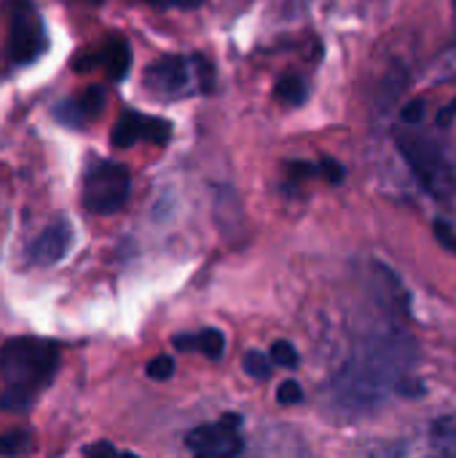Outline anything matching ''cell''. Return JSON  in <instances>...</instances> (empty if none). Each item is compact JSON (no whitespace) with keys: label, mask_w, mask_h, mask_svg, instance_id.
<instances>
[{"label":"cell","mask_w":456,"mask_h":458,"mask_svg":"<svg viewBox=\"0 0 456 458\" xmlns=\"http://www.w3.org/2000/svg\"><path fill=\"white\" fill-rule=\"evenodd\" d=\"M417 344L406 333H382L366 338L349 362L333 378V397L344 411L366 413L379 408L398 384L411 376Z\"/></svg>","instance_id":"cell-1"},{"label":"cell","mask_w":456,"mask_h":458,"mask_svg":"<svg viewBox=\"0 0 456 458\" xmlns=\"http://www.w3.org/2000/svg\"><path fill=\"white\" fill-rule=\"evenodd\" d=\"M59 344L43 338H13L0 346V376L11 392L35 397L54 381L59 368Z\"/></svg>","instance_id":"cell-2"},{"label":"cell","mask_w":456,"mask_h":458,"mask_svg":"<svg viewBox=\"0 0 456 458\" xmlns=\"http://www.w3.org/2000/svg\"><path fill=\"white\" fill-rule=\"evenodd\" d=\"M398 150L403 153L406 164L411 166V172L417 174L419 185L435 196V199H446L454 191V174L452 166L446 161L443 148L417 131H400L398 134Z\"/></svg>","instance_id":"cell-3"},{"label":"cell","mask_w":456,"mask_h":458,"mask_svg":"<svg viewBox=\"0 0 456 458\" xmlns=\"http://www.w3.org/2000/svg\"><path fill=\"white\" fill-rule=\"evenodd\" d=\"M129 191H132V174L126 166L113 161H97L83 177L81 201L83 209L91 215H116L126 204Z\"/></svg>","instance_id":"cell-4"},{"label":"cell","mask_w":456,"mask_h":458,"mask_svg":"<svg viewBox=\"0 0 456 458\" xmlns=\"http://www.w3.org/2000/svg\"><path fill=\"white\" fill-rule=\"evenodd\" d=\"M46 51V27L32 3H13L8 13V56L16 64H30Z\"/></svg>","instance_id":"cell-5"},{"label":"cell","mask_w":456,"mask_h":458,"mask_svg":"<svg viewBox=\"0 0 456 458\" xmlns=\"http://www.w3.org/2000/svg\"><path fill=\"white\" fill-rule=\"evenodd\" d=\"M172 137V123L164 121V118H151V115H142L137 110H126L121 113V118L116 121L113 126V134H110V142L113 148L124 150V148H132L137 142H156V145H167Z\"/></svg>","instance_id":"cell-6"},{"label":"cell","mask_w":456,"mask_h":458,"mask_svg":"<svg viewBox=\"0 0 456 458\" xmlns=\"http://www.w3.org/2000/svg\"><path fill=\"white\" fill-rule=\"evenodd\" d=\"M191 78H194L191 59L177 56V54H167L145 70V89L161 99H175V97H183L188 91Z\"/></svg>","instance_id":"cell-7"},{"label":"cell","mask_w":456,"mask_h":458,"mask_svg":"<svg viewBox=\"0 0 456 458\" xmlns=\"http://www.w3.org/2000/svg\"><path fill=\"white\" fill-rule=\"evenodd\" d=\"M185 445H188L191 454L204 458L239 456V454L245 451V443H242L237 427H228V424H223V421L196 427L194 432H188Z\"/></svg>","instance_id":"cell-8"},{"label":"cell","mask_w":456,"mask_h":458,"mask_svg":"<svg viewBox=\"0 0 456 458\" xmlns=\"http://www.w3.org/2000/svg\"><path fill=\"white\" fill-rule=\"evenodd\" d=\"M70 242H73L70 223L67 220H56L32 242L27 258L35 266H54V263H59L65 258V252L70 250Z\"/></svg>","instance_id":"cell-9"},{"label":"cell","mask_w":456,"mask_h":458,"mask_svg":"<svg viewBox=\"0 0 456 458\" xmlns=\"http://www.w3.org/2000/svg\"><path fill=\"white\" fill-rule=\"evenodd\" d=\"M102 107H105V89H102V86H91V89H86L78 99L62 102L54 113H56V118H59L62 123L78 129V126H83L89 118H97V115L102 113Z\"/></svg>","instance_id":"cell-10"},{"label":"cell","mask_w":456,"mask_h":458,"mask_svg":"<svg viewBox=\"0 0 456 458\" xmlns=\"http://www.w3.org/2000/svg\"><path fill=\"white\" fill-rule=\"evenodd\" d=\"M102 64L105 72L110 75V81H124L129 67H132V51H129V43L121 38V35H110L102 46V51L97 56L89 59V64Z\"/></svg>","instance_id":"cell-11"},{"label":"cell","mask_w":456,"mask_h":458,"mask_svg":"<svg viewBox=\"0 0 456 458\" xmlns=\"http://www.w3.org/2000/svg\"><path fill=\"white\" fill-rule=\"evenodd\" d=\"M172 344H175L177 352H199L207 360H220L223 357V349H226V338L215 327H207L202 333H183Z\"/></svg>","instance_id":"cell-12"},{"label":"cell","mask_w":456,"mask_h":458,"mask_svg":"<svg viewBox=\"0 0 456 458\" xmlns=\"http://www.w3.org/2000/svg\"><path fill=\"white\" fill-rule=\"evenodd\" d=\"M406 83H409V75H406V70L403 67H392L384 78H382V83H379V97H376V105H379V113H390L392 107H395V102H398V97H400V91L406 89Z\"/></svg>","instance_id":"cell-13"},{"label":"cell","mask_w":456,"mask_h":458,"mask_svg":"<svg viewBox=\"0 0 456 458\" xmlns=\"http://www.w3.org/2000/svg\"><path fill=\"white\" fill-rule=\"evenodd\" d=\"M274 94H277V99H280L282 105H288V107H298V105H304V102H306L309 89H306L304 78H298V75H285V78H280V81H277Z\"/></svg>","instance_id":"cell-14"},{"label":"cell","mask_w":456,"mask_h":458,"mask_svg":"<svg viewBox=\"0 0 456 458\" xmlns=\"http://www.w3.org/2000/svg\"><path fill=\"white\" fill-rule=\"evenodd\" d=\"M32 451L30 432L24 429H11L0 435V456H24Z\"/></svg>","instance_id":"cell-15"},{"label":"cell","mask_w":456,"mask_h":458,"mask_svg":"<svg viewBox=\"0 0 456 458\" xmlns=\"http://www.w3.org/2000/svg\"><path fill=\"white\" fill-rule=\"evenodd\" d=\"M191 67H194V75H196V89L210 94L215 89V67H212V62L207 56H202V54H194Z\"/></svg>","instance_id":"cell-16"},{"label":"cell","mask_w":456,"mask_h":458,"mask_svg":"<svg viewBox=\"0 0 456 458\" xmlns=\"http://www.w3.org/2000/svg\"><path fill=\"white\" fill-rule=\"evenodd\" d=\"M433 443L438 451L443 454H456V421L452 419H441L433 427Z\"/></svg>","instance_id":"cell-17"},{"label":"cell","mask_w":456,"mask_h":458,"mask_svg":"<svg viewBox=\"0 0 456 458\" xmlns=\"http://www.w3.org/2000/svg\"><path fill=\"white\" fill-rule=\"evenodd\" d=\"M245 373L255 381L271 378V360L263 352H247L245 354Z\"/></svg>","instance_id":"cell-18"},{"label":"cell","mask_w":456,"mask_h":458,"mask_svg":"<svg viewBox=\"0 0 456 458\" xmlns=\"http://www.w3.org/2000/svg\"><path fill=\"white\" fill-rule=\"evenodd\" d=\"M271 362L285 368V370H293L298 368V352L290 341H274L271 344Z\"/></svg>","instance_id":"cell-19"},{"label":"cell","mask_w":456,"mask_h":458,"mask_svg":"<svg viewBox=\"0 0 456 458\" xmlns=\"http://www.w3.org/2000/svg\"><path fill=\"white\" fill-rule=\"evenodd\" d=\"M148 376H151L153 381H169V378L175 376V360L167 357V354L151 360V362H148Z\"/></svg>","instance_id":"cell-20"},{"label":"cell","mask_w":456,"mask_h":458,"mask_svg":"<svg viewBox=\"0 0 456 458\" xmlns=\"http://www.w3.org/2000/svg\"><path fill=\"white\" fill-rule=\"evenodd\" d=\"M277 403L280 405H298V403H304V389H301V384L298 381H282L280 384V389H277Z\"/></svg>","instance_id":"cell-21"},{"label":"cell","mask_w":456,"mask_h":458,"mask_svg":"<svg viewBox=\"0 0 456 458\" xmlns=\"http://www.w3.org/2000/svg\"><path fill=\"white\" fill-rule=\"evenodd\" d=\"M425 110H427L425 99H411V102L400 110V118H403V123H409V126H419V123L425 121Z\"/></svg>","instance_id":"cell-22"},{"label":"cell","mask_w":456,"mask_h":458,"mask_svg":"<svg viewBox=\"0 0 456 458\" xmlns=\"http://www.w3.org/2000/svg\"><path fill=\"white\" fill-rule=\"evenodd\" d=\"M320 172H323V177H325L331 185H341V182H344V177H347V169H344L336 158H323Z\"/></svg>","instance_id":"cell-23"},{"label":"cell","mask_w":456,"mask_h":458,"mask_svg":"<svg viewBox=\"0 0 456 458\" xmlns=\"http://www.w3.org/2000/svg\"><path fill=\"white\" fill-rule=\"evenodd\" d=\"M433 231H435V239L441 242V247H446L449 252H454L456 255V231L454 228H452L446 220H435Z\"/></svg>","instance_id":"cell-24"},{"label":"cell","mask_w":456,"mask_h":458,"mask_svg":"<svg viewBox=\"0 0 456 458\" xmlns=\"http://www.w3.org/2000/svg\"><path fill=\"white\" fill-rule=\"evenodd\" d=\"M83 454L89 458H110V456H124V454H118L110 443H94V445H89V448H83Z\"/></svg>","instance_id":"cell-25"},{"label":"cell","mask_w":456,"mask_h":458,"mask_svg":"<svg viewBox=\"0 0 456 458\" xmlns=\"http://www.w3.org/2000/svg\"><path fill=\"white\" fill-rule=\"evenodd\" d=\"M142 3L156 5V8H172V5H177V8H196V5H202L204 0H142Z\"/></svg>","instance_id":"cell-26"},{"label":"cell","mask_w":456,"mask_h":458,"mask_svg":"<svg viewBox=\"0 0 456 458\" xmlns=\"http://www.w3.org/2000/svg\"><path fill=\"white\" fill-rule=\"evenodd\" d=\"M288 172L293 174V180H298V177L312 174V172H314V166H309V164H304V161H290V164H288Z\"/></svg>","instance_id":"cell-27"},{"label":"cell","mask_w":456,"mask_h":458,"mask_svg":"<svg viewBox=\"0 0 456 458\" xmlns=\"http://www.w3.org/2000/svg\"><path fill=\"white\" fill-rule=\"evenodd\" d=\"M454 118H456V99L449 105V107H443V110L438 113V123H441V126H449Z\"/></svg>","instance_id":"cell-28"},{"label":"cell","mask_w":456,"mask_h":458,"mask_svg":"<svg viewBox=\"0 0 456 458\" xmlns=\"http://www.w3.org/2000/svg\"><path fill=\"white\" fill-rule=\"evenodd\" d=\"M83 3H89V5H102L105 0H83Z\"/></svg>","instance_id":"cell-29"}]
</instances>
